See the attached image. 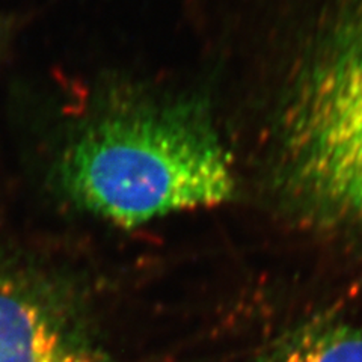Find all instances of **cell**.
Wrapping results in <instances>:
<instances>
[{"instance_id":"obj_4","label":"cell","mask_w":362,"mask_h":362,"mask_svg":"<svg viewBox=\"0 0 362 362\" xmlns=\"http://www.w3.org/2000/svg\"><path fill=\"white\" fill-rule=\"evenodd\" d=\"M264 362H362V326L314 323L272 350Z\"/></svg>"},{"instance_id":"obj_3","label":"cell","mask_w":362,"mask_h":362,"mask_svg":"<svg viewBox=\"0 0 362 362\" xmlns=\"http://www.w3.org/2000/svg\"><path fill=\"white\" fill-rule=\"evenodd\" d=\"M0 362H110L37 278L0 269Z\"/></svg>"},{"instance_id":"obj_5","label":"cell","mask_w":362,"mask_h":362,"mask_svg":"<svg viewBox=\"0 0 362 362\" xmlns=\"http://www.w3.org/2000/svg\"><path fill=\"white\" fill-rule=\"evenodd\" d=\"M0 41H2V32H0Z\"/></svg>"},{"instance_id":"obj_1","label":"cell","mask_w":362,"mask_h":362,"mask_svg":"<svg viewBox=\"0 0 362 362\" xmlns=\"http://www.w3.org/2000/svg\"><path fill=\"white\" fill-rule=\"evenodd\" d=\"M53 173L73 206L127 228L218 206L234 192L230 157L204 106L133 85L95 98Z\"/></svg>"},{"instance_id":"obj_2","label":"cell","mask_w":362,"mask_h":362,"mask_svg":"<svg viewBox=\"0 0 362 362\" xmlns=\"http://www.w3.org/2000/svg\"><path fill=\"white\" fill-rule=\"evenodd\" d=\"M290 180L331 216L362 225V0L338 18L284 121Z\"/></svg>"}]
</instances>
